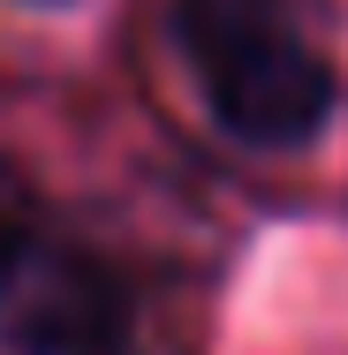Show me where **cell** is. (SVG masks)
Here are the masks:
<instances>
[{
	"instance_id": "2",
	"label": "cell",
	"mask_w": 348,
	"mask_h": 355,
	"mask_svg": "<svg viewBox=\"0 0 348 355\" xmlns=\"http://www.w3.org/2000/svg\"><path fill=\"white\" fill-rule=\"evenodd\" d=\"M0 340L15 355H122L129 295L99 257L38 234L31 257L0 280Z\"/></svg>"
},
{
	"instance_id": "3",
	"label": "cell",
	"mask_w": 348,
	"mask_h": 355,
	"mask_svg": "<svg viewBox=\"0 0 348 355\" xmlns=\"http://www.w3.org/2000/svg\"><path fill=\"white\" fill-rule=\"evenodd\" d=\"M31 242H38V205H31V182L0 159V280L31 257Z\"/></svg>"
},
{
	"instance_id": "4",
	"label": "cell",
	"mask_w": 348,
	"mask_h": 355,
	"mask_svg": "<svg viewBox=\"0 0 348 355\" xmlns=\"http://www.w3.org/2000/svg\"><path fill=\"white\" fill-rule=\"evenodd\" d=\"M38 8H61V0H38Z\"/></svg>"
},
{
	"instance_id": "1",
	"label": "cell",
	"mask_w": 348,
	"mask_h": 355,
	"mask_svg": "<svg viewBox=\"0 0 348 355\" xmlns=\"http://www.w3.org/2000/svg\"><path fill=\"white\" fill-rule=\"evenodd\" d=\"M174 53L205 114L250 151H295L333 121V69L288 0H174Z\"/></svg>"
}]
</instances>
